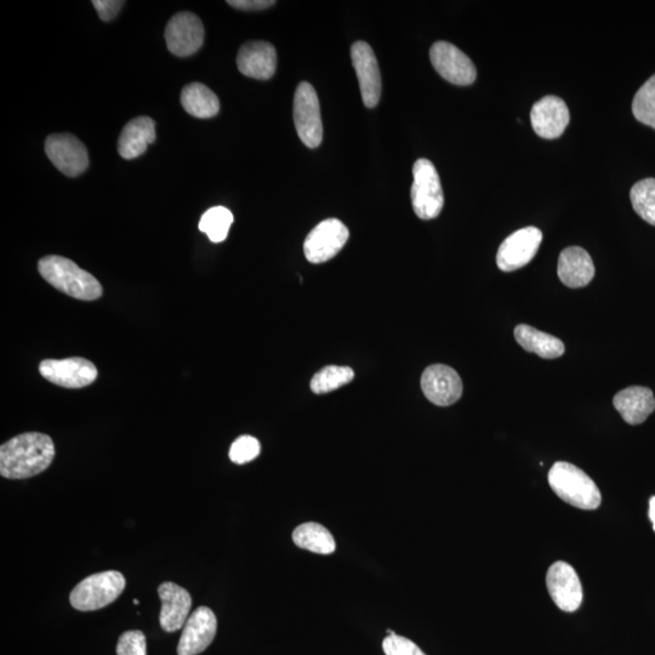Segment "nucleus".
I'll return each mask as SVG.
<instances>
[{"mask_svg":"<svg viewBox=\"0 0 655 655\" xmlns=\"http://www.w3.org/2000/svg\"><path fill=\"white\" fill-rule=\"evenodd\" d=\"M54 458V442L48 435L27 432L0 447V474L9 480H26L42 474Z\"/></svg>","mask_w":655,"mask_h":655,"instance_id":"f257e3e1","label":"nucleus"},{"mask_svg":"<svg viewBox=\"0 0 655 655\" xmlns=\"http://www.w3.org/2000/svg\"><path fill=\"white\" fill-rule=\"evenodd\" d=\"M38 270L45 281L71 298L93 301L104 293L98 279L64 256H45L39 260Z\"/></svg>","mask_w":655,"mask_h":655,"instance_id":"f03ea898","label":"nucleus"},{"mask_svg":"<svg viewBox=\"0 0 655 655\" xmlns=\"http://www.w3.org/2000/svg\"><path fill=\"white\" fill-rule=\"evenodd\" d=\"M549 484L558 498L582 510H596L602 503L597 484L579 467L558 461L549 472Z\"/></svg>","mask_w":655,"mask_h":655,"instance_id":"7ed1b4c3","label":"nucleus"},{"mask_svg":"<svg viewBox=\"0 0 655 655\" xmlns=\"http://www.w3.org/2000/svg\"><path fill=\"white\" fill-rule=\"evenodd\" d=\"M125 589L121 572L107 571L90 575L74 588L70 595L73 608L81 612H93L115 602Z\"/></svg>","mask_w":655,"mask_h":655,"instance_id":"20e7f679","label":"nucleus"},{"mask_svg":"<svg viewBox=\"0 0 655 655\" xmlns=\"http://www.w3.org/2000/svg\"><path fill=\"white\" fill-rule=\"evenodd\" d=\"M412 204L421 220L436 219L444 205L440 175L429 159L421 158L413 167Z\"/></svg>","mask_w":655,"mask_h":655,"instance_id":"39448f33","label":"nucleus"},{"mask_svg":"<svg viewBox=\"0 0 655 655\" xmlns=\"http://www.w3.org/2000/svg\"><path fill=\"white\" fill-rule=\"evenodd\" d=\"M294 123L299 138L309 148H317L323 140L320 100L310 83L299 84L294 96Z\"/></svg>","mask_w":655,"mask_h":655,"instance_id":"423d86ee","label":"nucleus"},{"mask_svg":"<svg viewBox=\"0 0 655 655\" xmlns=\"http://www.w3.org/2000/svg\"><path fill=\"white\" fill-rule=\"evenodd\" d=\"M349 229L338 219H327L318 224L304 243L306 259L312 264H323L333 259L349 241Z\"/></svg>","mask_w":655,"mask_h":655,"instance_id":"0eeeda50","label":"nucleus"},{"mask_svg":"<svg viewBox=\"0 0 655 655\" xmlns=\"http://www.w3.org/2000/svg\"><path fill=\"white\" fill-rule=\"evenodd\" d=\"M543 232L529 226L512 233L499 247L497 264L501 271L512 272L526 266L538 253Z\"/></svg>","mask_w":655,"mask_h":655,"instance_id":"6e6552de","label":"nucleus"},{"mask_svg":"<svg viewBox=\"0 0 655 655\" xmlns=\"http://www.w3.org/2000/svg\"><path fill=\"white\" fill-rule=\"evenodd\" d=\"M45 152L50 162L70 178L83 174L89 167L87 147L71 134L50 135L45 141Z\"/></svg>","mask_w":655,"mask_h":655,"instance_id":"1a4fd4ad","label":"nucleus"},{"mask_svg":"<svg viewBox=\"0 0 655 655\" xmlns=\"http://www.w3.org/2000/svg\"><path fill=\"white\" fill-rule=\"evenodd\" d=\"M546 585L555 605L563 612L578 611L583 603V585L575 569L567 562H555L546 574Z\"/></svg>","mask_w":655,"mask_h":655,"instance_id":"9d476101","label":"nucleus"},{"mask_svg":"<svg viewBox=\"0 0 655 655\" xmlns=\"http://www.w3.org/2000/svg\"><path fill=\"white\" fill-rule=\"evenodd\" d=\"M430 59L435 70L449 83L464 87L476 81L474 62L451 43L437 42L432 45Z\"/></svg>","mask_w":655,"mask_h":655,"instance_id":"9b49d317","label":"nucleus"},{"mask_svg":"<svg viewBox=\"0 0 655 655\" xmlns=\"http://www.w3.org/2000/svg\"><path fill=\"white\" fill-rule=\"evenodd\" d=\"M39 373L51 384L65 389H82L93 384L98 378L95 364L81 357L43 361L39 366Z\"/></svg>","mask_w":655,"mask_h":655,"instance_id":"f8f14e48","label":"nucleus"},{"mask_svg":"<svg viewBox=\"0 0 655 655\" xmlns=\"http://www.w3.org/2000/svg\"><path fill=\"white\" fill-rule=\"evenodd\" d=\"M165 41L170 53L180 58L196 54L204 42L201 19L192 13L176 14L165 28Z\"/></svg>","mask_w":655,"mask_h":655,"instance_id":"ddd939ff","label":"nucleus"},{"mask_svg":"<svg viewBox=\"0 0 655 655\" xmlns=\"http://www.w3.org/2000/svg\"><path fill=\"white\" fill-rule=\"evenodd\" d=\"M421 390L427 400L440 407L452 406L463 396V381L459 374L444 364H432L421 377Z\"/></svg>","mask_w":655,"mask_h":655,"instance_id":"4468645a","label":"nucleus"},{"mask_svg":"<svg viewBox=\"0 0 655 655\" xmlns=\"http://www.w3.org/2000/svg\"><path fill=\"white\" fill-rule=\"evenodd\" d=\"M352 65L355 67L364 106L373 108L379 104L381 89V74L378 60L372 47L366 42H357L351 47Z\"/></svg>","mask_w":655,"mask_h":655,"instance_id":"2eb2a0df","label":"nucleus"},{"mask_svg":"<svg viewBox=\"0 0 655 655\" xmlns=\"http://www.w3.org/2000/svg\"><path fill=\"white\" fill-rule=\"evenodd\" d=\"M218 620L212 609L199 607L190 615L178 645L179 655H197L207 649L215 639Z\"/></svg>","mask_w":655,"mask_h":655,"instance_id":"dca6fc26","label":"nucleus"},{"mask_svg":"<svg viewBox=\"0 0 655 655\" xmlns=\"http://www.w3.org/2000/svg\"><path fill=\"white\" fill-rule=\"evenodd\" d=\"M531 121L540 138L554 140L565 133L571 116L565 101L557 96H545L533 106Z\"/></svg>","mask_w":655,"mask_h":655,"instance_id":"f3484780","label":"nucleus"},{"mask_svg":"<svg viewBox=\"0 0 655 655\" xmlns=\"http://www.w3.org/2000/svg\"><path fill=\"white\" fill-rule=\"evenodd\" d=\"M158 595L162 601L159 623L167 632H175L184 628L190 618L192 598L190 592L178 584L167 582L158 588Z\"/></svg>","mask_w":655,"mask_h":655,"instance_id":"a211bd4d","label":"nucleus"},{"mask_svg":"<svg viewBox=\"0 0 655 655\" xmlns=\"http://www.w3.org/2000/svg\"><path fill=\"white\" fill-rule=\"evenodd\" d=\"M239 72L258 81H269L276 73L277 53L267 42H248L238 51Z\"/></svg>","mask_w":655,"mask_h":655,"instance_id":"6ab92c4d","label":"nucleus"},{"mask_svg":"<svg viewBox=\"0 0 655 655\" xmlns=\"http://www.w3.org/2000/svg\"><path fill=\"white\" fill-rule=\"evenodd\" d=\"M558 278L568 288H583L595 277V265L585 249L569 247L558 259Z\"/></svg>","mask_w":655,"mask_h":655,"instance_id":"aec40b11","label":"nucleus"},{"mask_svg":"<svg viewBox=\"0 0 655 655\" xmlns=\"http://www.w3.org/2000/svg\"><path fill=\"white\" fill-rule=\"evenodd\" d=\"M613 404L630 425L645 423L655 410L653 391L643 386H631L618 392L613 398Z\"/></svg>","mask_w":655,"mask_h":655,"instance_id":"412c9836","label":"nucleus"},{"mask_svg":"<svg viewBox=\"0 0 655 655\" xmlns=\"http://www.w3.org/2000/svg\"><path fill=\"white\" fill-rule=\"evenodd\" d=\"M156 140V123L150 117H138L125 125L118 140L122 158L135 159L144 155L147 147Z\"/></svg>","mask_w":655,"mask_h":655,"instance_id":"4be33fe9","label":"nucleus"},{"mask_svg":"<svg viewBox=\"0 0 655 655\" xmlns=\"http://www.w3.org/2000/svg\"><path fill=\"white\" fill-rule=\"evenodd\" d=\"M515 338L524 350L535 353L545 360H555L565 353V344L556 336L540 332L528 324H520L515 329Z\"/></svg>","mask_w":655,"mask_h":655,"instance_id":"5701e85b","label":"nucleus"},{"mask_svg":"<svg viewBox=\"0 0 655 655\" xmlns=\"http://www.w3.org/2000/svg\"><path fill=\"white\" fill-rule=\"evenodd\" d=\"M181 104L189 115L201 119L213 118L220 111L218 96L202 83L186 85L181 93Z\"/></svg>","mask_w":655,"mask_h":655,"instance_id":"b1692460","label":"nucleus"},{"mask_svg":"<svg viewBox=\"0 0 655 655\" xmlns=\"http://www.w3.org/2000/svg\"><path fill=\"white\" fill-rule=\"evenodd\" d=\"M293 541L300 549L309 550L320 555H330L336 549L332 533L320 523L301 524L293 533Z\"/></svg>","mask_w":655,"mask_h":655,"instance_id":"393cba45","label":"nucleus"},{"mask_svg":"<svg viewBox=\"0 0 655 655\" xmlns=\"http://www.w3.org/2000/svg\"><path fill=\"white\" fill-rule=\"evenodd\" d=\"M233 215L225 207H214L207 210L199 221V230L208 236L213 243L224 242L229 235Z\"/></svg>","mask_w":655,"mask_h":655,"instance_id":"a878e982","label":"nucleus"},{"mask_svg":"<svg viewBox=\"0 0 655 655\" xmlns=\"http://www.w3.org/2000/svg\"><path fill=\"white\" fill-rule=\"evenodd\" d=\"M355 378V372L350 367L328 366L313 375L311 391L316 395H323L340 389Z\"/></svg>","mask_w":655,"mask_h":655,"instance_id":"bb28decb","label":"nucleus"},{"mask_svg":"<svg viewBox=\"0 0 655 655\" xmlns=\"http://www.w3.org/2000/svg\"><path fill=\"white\" fill-rule=\"evenodd\" d=\"M630 199L640 218L655 226V179L637 182L631 189Z\"/></svg>","mask_w":655,"mask_h":655,"instance_id":"cd10ccee","label":"nucleus"},{"mask_svg":"<svg viewBox=\"0 0 655 655\" xmlns=\"http://www.w3.org/2000/svg\"><path fill=\"white\" fill-rule=\"evenodd\" d=\"M632 113L637 121L655 129V74L637 91Z\"/></svg>","mask_w":655,"mask_h":655,"instance_id":"c85d7f7f","label":"nucleus"},{"mask_svg":"<svg viewBox=\"0 0 655 655\" xmlns=\"http://www.w3.org/2000/svg\"><path fill=\"white\" fill-rule=\"evenodd\" d=\"M260 452V442L255 437L241 436L232 443L230 459L232 463L243 465L258 458Z\"/></svg>","mask_w":655,"mask_h":655,"instance_id":"c756f323","label":"nucleus"},{"mask_svg":"<svg viewBox=\"0 0 655 655\" xmlns=\"http://www.w3.org/2000/svg\"><path fill=\"white\" fill-rule=\"evenodd\" d=\"M118 655H147L146 636L139 630L124 632L119 637L117 645Z\"/></svg>","mask_w":655,"mask_h":655,"instance_id":"7c9ffc66","label":"nucleus"},{"mask_svg":"<svg viewBox=\"0 0 655 655\" xmlns=\"http://www.w3.org/2000/svg\"><path fill=\"white\" fill-rule=\"evenodd\" d=\"M383 649L386 655H426L413 641L397 634L385 637Z\"/></svg>","mask_w":655,"mask_h":655,"instance_id":"2f4dec72","label":"nucleus"},{"mask_svg":"<svg viewBox=\"0 0 655 655\" xmlns=\"http://www.w3.org/2000/svg\"><path fill=\"white\" fill-rule=\"evenodd\" d=\"M94 8L98 11L102 21H111L115 19L119 11H121L124 2L119 0H94Z\"/></svg>","mask_w":655,"mask_h":655,"instance_id":"473e14b6","label":"nucleus"},{"mask_svg":"<svg viewBox=\"0 0 655 655\" xmlns=\"http://www.w3.org/2000/svg\"><path fill=\"white\" fill-rule=\"evenodd\" d=\"M227 4L238 10L258 11L271 8L276 2H272V0H230Z\"/></svg>","mask_w":655,"mask_h":655,"instance_id":"72a5a7b5","label":"nucleus"},{"mask_svg":"<svg viewBox=\"0 0 655 655\" xmlns=\"http://www.w3.org/2000/svg\"><path fill=\"white\" fill-rule=\"evenodd\" d=\"M649 518H651L653 529L655 531V497L649 500Z\"/></svg>","mask_w":655,"mask_h":655,"instance_id":"f704fd0d","label":"nucleus"},{"mask_svg":"<svg viewBox=\"0 0 655 655\" xmlns=\"http://www.w3.org/2000/svg\"><path fill=\"white\" fill-rule=\"evenodd\" d=\"M139 603H140V602H139L138 600H136V598H135V600H134V605H135V606H138Z\"/></svg>","mask_w":655,"mask_h":655,"instance_id":"c9c22d12","label":"nucleus"}]
</instances>
